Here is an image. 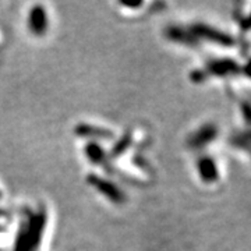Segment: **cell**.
I'll list each match as a JSON object with an SVG mask.
<instances>
[{
    "label": "cell",
    "mask_w": 251,
    "mask_h": 251,
    "mask_svg": "<svg viewBox=\"0 0 251 251\" xmlns=\"http://www.w3.org/2000/svg\"><path fill=\"white\" fill-rule=\"evenodd\" d=\"M246 72H247V74H249V75L251 77V62L249 63V66L246 67Z\"/></svg>",
    "instance_id": "3"
},
{
    "label": "cell",
    "mask_w": 251,
    "mask_h": 251,
    "mask_svg": "<svg viewBox=\"0 0 251 251\" xmlns=\"http://www.w3.org/2000/svg\"><path fill=\"white\" fill-rule=\"evenodd\" d=\"M197 31L200 32V35H204L206 38H209V39H214V41L219 42V44H224V45H230L232 44V39L229 36L224 35L221 32H216L214 29H209V28L201 25V27H197Z\"/></svg>",
    "instance_id": "1"
},
{
    "label": "cell",
    "mask_w": 251,
    "mask_h": 251,
    "mask_svg": "<svg viewBox=\"0 0 251 251\" xmlns=\"http://www.w3.org/2000/svg\"><path fill=\"white\" fill-rule=\"evenodd\" d=\"M200 168H201V173L205 177V180H215L216 171L214 162L209 161V159H205V161H202L200 163Z\"/></svg>",
    "instance_id": "2"
}]
</instances>
